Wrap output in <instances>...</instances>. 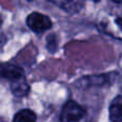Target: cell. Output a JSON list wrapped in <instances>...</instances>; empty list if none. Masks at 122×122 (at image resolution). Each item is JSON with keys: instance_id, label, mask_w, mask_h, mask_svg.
Here are the masks:
<instances>
[{"instance_id": "1", "label": "cell", "mask_w": 122, "mask_h": 122, "mask_svg": "<svg viewBox=\"0 0 122 122\" xmlns=\"http://www.w3.org/2000/svg\"><path fill=\"white\" fill-rule=\"evenodd\" d=\"M99 27L104 33L122 41V6L110 8L99 17Z\"/></svg>"}, {"instance_id": "12", "label": "cell", "mask_w": 122, "mask_h": 122, "mask_svg": "<svg viewBox=\"0 0 122 122\" xmlns=\"http://www.w3.org/2000/svg\"><path fill=\"white\" fill-rule=\"evenodd\" d=\"M2 23H3V18H2V16H1V14H0V27H1V25H2Z\"/></svg>"}, {"instance_id": "5", "label": "cell", "mask_w": 122, "mask_h": 122, "mask_svg": "<svg viewBox=\"0 0 122 122\" xmlns=\"http://www.w3.org/2000/svg\"><path fill=\"white\" fill-rule=\"evenodd\" d=\"M25 76L24 70L12 63L0 62V77L9 80H15Z\"/></svg>"}, {"instance_id": "10", "label": "cell", "mask_w": 122, "mask_h": 122, "mask_svg": "<svg viewBox=\"0 0 122 122\" xmlns=\"http://www.w3.org/2000/svg\"><path fill=\"white\" fill-rule=\"evenodd\" d=\"M46 46H47V49H48L51 54H54L56 51H57V47H58L57 39H56V36H54V34L47 38V45Z\"/></svg>"}, {"instance_id": "4", "label": "cell", "mask_w": 122, "mask_h": 122, "mask_svg": "<svg viewBox=\"0 0 122 122\" xmlns=\"http://www.w3.org/2000/svg\"><path fill=\"white\" fill-rule=\"evenodd\" d=\"M115 73H107V74H101V75H91L87 77H82L78 81V84L81 85L82 87L88 86H104L108 85L114 79Z\"/></svg>"}, {"instance_id": "8", "label": "cell", "mask_w": 122, "mask_h": 122, "mask_svg": "<svg viewBox=\"0 0 122 122\" xmlns=\"http://www.w3.org/2000/svg\"><path fill=\"white\" fill-rule=\"evenodd\" d=\"M109 119L112 122H122V95L112 100L109 105Z\"/></svg>"}, {"instance_id": "14", "label": "cell", "mask_w": 122, "mask_h": 122, "mask_svg": "<svg viewBox=\"0 0 122 122\" xmlns=\"http://www.w3.org/2000/svg\"><path fill=\"white\" fill-rule=\"evenodd\" d=\"M1 36H2V34H0V38H1Z\"/></svg>"}, {"instance_id": "2", "label": "cell", "mask_w": 122, "mask_h": 122, "mask_svg": "<svg viewBox=\"0 0 122 122\" xmlns=\"http://www.w3.org/2000/svg\"><path fill=\"white\" fill-rule=\"evenodd\" d=\"M61 122H90L87 110L75 101H67L60 115Z\"/></svg>"}, {"instance_id": "6", "label": "cell", "mask_w": 122, "mask_h": 122, "mask_svg": "<svg viewBox=\"0 0 122 122\" xmlns=\"http://www.w3.org/2000/svg\"><path fill=\"white\" fill-rule=\"evenodd\" d=\"M47 1L71 14L79 12L85 6L84 0H47Z\"/></svg>"}, {"instance_id": "13", "label": "cell", "mask_w": 122, "mask_h": 122, "mask_svg": "<svg viewBox=\"0 0 122 122\" xmlns=\"http://www.w3.org/2000/svg\"><path fill=\"white\" fill-rule=\"evenodd\" d=\"M27 1H33V0H27Z\"/></svg>"}, {"instance_id": "3", "label": "cell", "mask_w": 122, "mask_h": 122, "mask_svg": "<svg viewBox=\"0 0 122 122\" xmlns=\"http://www.w3.org/2000/svg\"><path fill=\"white\" fill-rule=\"evenodd\" d=\"M26 23L29 29L36 33H42L46 30H49L53 26V21L48 16L39 12H33L28 15Z\"/></svg>"}, {"instance_id": "9", "label": "cell", "mask_w": 122, "mask_h": 122, "mask_svg": "<svg viewBox=\"0 0 122 122\" xmlns=\"http://www.w3.org/2000/svg\"><path fill=\"white\" fill-rule=\"evenodd\" d=\"M36 114L31 109H21L13 118V122H36Z\"/></svg>"}, {"instance_id": "7", "label": "cell", "mask_w": 122, "mask_h": 122, "mask_svg": "<svg viewBox=\"0 0 122 122\" xmlns=\"http://www.w3.org/2000/svg\"><path fill=\"white\" fill-rule=\"evenodd\" d=\"M11 91L15 97H23L30 92V86L27 82L25 76L15 80H11Z\"/></svg>"}, {"instance_id": "11", "label": "cell", "mask_w": 122, "mask_h": 122, "mask_svg": "<svg viewBox=\"0 0 122 122\" xmlns=\"http://www.w3.org/2000/svg\"><path fill=\"white\" fill-rule=\"evenodd\" d=\"M92 1H94V2H100L101 0H92ZM112 1L116 2V3H122V0H112Z\"/></svg>"}]
</instances>
